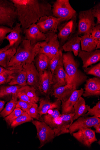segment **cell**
I'll use <instances>...</instances> for the list:
<instances>
[{"instance_id":"cell-1","label":"cell","mask_w":100,"mask_h":150,"mask_svg":"<svg viewBox=\"0 0 100 150\" xmlns=\"http://www.w3.org/2000/svg\"><path fill=\"white\" fill-rule=\"evenodd\" d=\"M16 7L23 32L44 16H52V6L46 0H11Z\"/></svg>"},{"instance_id":"cell-2","label":"cell","mask_w":100,"mask_h":150,"mask_svg":"<svg viewBox=\"0 0 100 150\" xmlns=\"http://www.w3.org/2000/svg\"><path fill=\"white\" fill-rule=\"evenodd\" d=\"M40 49V42L33 45L29 40L23 39L10 62V70L20 69L23 65L31 64L39 53Z\"/></svg>"},{"instance_id":"cell-3","label":"cell","mask_w":100,"mask_h":150,"mask_svg":"<svg viewBox=\"0 0 100 150\" xmlns=\"http://www.w3.org/2000/svg\"><path fill=\"white\" fill-rule=\"evenodd\" d=\"M64 70L68 77L67 85L75 86L77 89L88 79V76L78 69V64L72 52L63 54Z\"/></svg>"},{"instance_id":"cell-4","label":"cell","mask_w":100,"mask_h":150,"mask_svg":"<svg viewBox=\"0 0 100 150\" xmlns=\"http://www.w3.org/2000/svg\"><path fill=\"white\" fill-rule=\"evenodd\" d=\"M18 17L17 9L11 0H0V25L12 29Z\"/></svg>"},{"instance_id":"cell-5","label":"cell","mask_w":100,"mask_h":150,"mask_svg":"<svg viewBox=\"0 0 100 150\" xmlns=\"http://www.w3.org/2000/svg\"><path fill=\"white\" fill-rule=\"evenodd\" d=\"M52 16L63 19L65 21L76 17V11L68 0H57L52 6Z\"/></svg>"},{"instance_id":"cell-6","label":"cell","mask_w":100,"mask_h":150,"mask_svg":"<svg viewBox=\"0 0 100 150\" xmlns=\"http://www.w3.org/2000/svg\"><path fill=\"white\" fill-rule=\"evenodd\" d=\"M92 9V8H91L79 12L78 30L76 33L78 35L91 34L93 28L96 25Z\"/></svg>"},{"instance_id":"cell-7","label":"cell","mask_w":100,"mask_h":150,"mask_svg":"<svg viewBox=\"0 0 100 150\" xmlns=\"http://www.w3.org/2000/svg\"><path fill=\"white\" fill-rule=\"evenodd\" d=\"M32 122L36 127L37 137L40 142L39 148L41 149L47 143L52 141L55 137L53 129L44 122L33 120Z\"/></svg>"},{"instance_id":"cell-8","label":"cell","mask_w":100,"mask_h":150,"mask_svg":"<svg viewBox=\"0 0 100 150\" xmlns=\"http://www.w3.org/2000/svg\"><path fill=\"white\" fill-rule=\"evenodd\" d=\"M65 21L62 19L52 16H44L41 17L36 23L38 28L43 33L49 32L56 33L59 25Z\"/></svg>"},{"instance_id":"cell-9","label":"cell","mask_w":100,"mask_h":150,"mask_svg":"<svg viewBox=\"0 0 100 150\" xmlns=\"http://www.w3.org/2000/svg\"><path fill=\"white\" fill-rule=\"evenodd\" d=\"M99 123L100 118L95 116H84L79 117L76 121L73 122L69 127V133L72 135L73 133L80 129L90 128Z\"/></svg>"},{"instance_id":"cell-10","label":"cell","mask_w":100,"mask_h":150,"mask_svg":"<svg viewBox=\"0 0 100 150\" xmlns=\"http://www.w3.org/2000/svg\"><path fill=\"white\" fill-rule=\"evenodd\" d=\"M74 137L84 146L90 148L92 144L97 141L95 131L90 128L82 129L74 133Z\"/></svg>"},{"instance_id":"cell-11","label":"cell","mask_w":100,"mask_h":150,"mask_svg":"<svg viewBox=\"0 0 100 150\" xmlns=\"http://www.w3.org/2000/svg\"><path fill=\"white\" fill-rule=\"evenodd\" d=\"M52 74L50 69L46 70L43 74H40L38 91L49 99V95L52 93Z\"/></svg>"},{"instance_id":"cell-12","label":"cell","mask_w":100,"mask_h":150,"mask_svg":"<svg viewBox=\"0 0 100 150\" xmlns=\"http://www.w3.org/2000/svg\"><path fill=\"white\" fill-rule=\"evenodd\" d=\"M74 115V113L61 114L59 117L58 123L55 128L53 129L55 137L70 133L69 128L74 121L73 117Z\"/></svg>"},{"instance_id":"cell-13","label":"cell","mask_w":100,"mask_h":150,"mask_svg":"<svg viewBox=\"0 0 100 150\" xmlns=\"http://www.w3.org/2000/svg\"><path fill=\"white\" fill-rule=\"evenodd\" d=\"M27 78V85L33 87L38 91L40 77L33 62L30 64H26L23 66Z\"/></svg>"},{"instance_id":"cell-14","label":"cell","mask_w":100,"mask_h":150,"mask_svg":"<svg viewBox=\"0 0 100 150\" xmlns=\"http://www.w3.org/2000/svg\"><path fill=\"white\" fill-rule=\"evenodd\" d=\"M76 20L75 17L69 22L59 25L58 29L59 32L57 35L62 44L66 42L69 38L74 34L76 27Z\"/></svg>"},{"instance_id":"cell-15","label":"cell","mask_w":100,"mask_h":150,"mask_svg":"<svg viewBox=\"0 0 100 150\" xmlns=\"http://www.w3.org/2000/svg\"><path fill=\"white\" fill-rule=\"evenodd\" d=\"M84 92V89L82 88L79 90H76L67 100L62 102V114L74 113V106L78 99L82 96Z\"/></svg>"},{"instance_id":"cell-16","label":"cell","mask_w":100,"mask_h":150,"mask_svg":"<svg viewBox=\"0 0 100 150\" xmlns=\"http://www.w3.org/2000/svg\"><path fill=\"white\" fill-rule=\"evenodd\" d=\"M82 94L84 97L99 96L100 95V78L97 77L88 79L84 85Z\"/></svg>"},{"instance_id":"cell-17","label":"cell","mask_w":100,"mask_h":150,"mask_svg":"<svg viewBox=\"0 0 100 150\" xmlns=\"http://www.w3.org/2000/svg\"><path fill=\"white\" fill-rule=\"evenodd\" d=\"M24 33L25 35V39L29 40L33 45L41 41H44L46 38L45 34L40 31L36 23L30 25L25 30Z\"/></svg>"},{"instance_id":"cell-18","label":"cell","mask_w":100,"mask_h":150,"mask_svg":"<svg viewBox=\"0 0 100 150\" xmlns=\"http://www.w3.org/2000/svg\"><path fill=\"white\" fill-rule=\"evenodd\" d=\"M53 85L52 93L55 89L67 85L68 77L65 72L63 66L57 67L53 74Z\"/></svg>"},{"instance_id":"cell-19","label":"cell","mask_w":100,"mask_h":150,"mask_svg":"<svg viewBox=\"0 0 100 150\" xmlns=\"http://www.w3.org/2000/svg\"><path fill=\"white\" fill-rule=\"evenodd\" d=\"M78 56L82 61L83 69L87 68L100 61V50L96 49L93 51L88 52L81 50Z\"/></svg>"},{"instance_id":"cell-20","label":"cell","mask_w":100,"mask_h":150,"mask_svg":"<svg viewBox=\"0 0 100 150\" xmlns=\"http://www.w3.org/2000/svg\"><path fill=\"white\" fill-rule=\"evenodd\" d=\"M39 101L38 112L42 118V115L47 114L49 110L54 109L60 110L61 107V101L58 99L54 102H52L47 98L41 99Z\"/></svg>"},{"instance_id":"cell-21","label":"cell","mask_w":100,"mask_h":150,"mask_svg":"<svg viewBox=\"0 0 100 150\" xmlns=\"http://www.w3.org/2000/svg\"><path fill=\"white\" fill-rule=\"evenodd\" d=\"M81 37L77 34L71 35L63 45L62 49L66 52H73L75 56L78 55L80 50Z\"/></svg>"},{"instance_id":"cell-22","label":"cell","mask_w":100,"mask_h":150,"mask_svg":"<svg viewBox=\"0 0 100 150\" xmlns=\"http://www.w3.org/2000/svg\"><path fill=\"white\" fill-rule=\"evenodd\" d=\"M80 37L82 50L90 52L100 48V42L94 39L91 34H84Z\"/></svg>"},{"instance_id":"cell-23","label":"cell","mask_w":100,"mask_h":150,"mask_svg":"<svg viewBox=\"0 0 100 150\" xmlns=\"http://www.w3.org/2000/svg\"><path fill=\"white\" fill-rule=\"evenodd\" d=\"M22 32L21 23H17L13 27L10 34L5 38V39L8 40L11 47L15 46L18 47L23 40L21 35Z\"/></svg>"},{"instance_id":"cell-24","label":"cell","mask_w":100,"mask_h":150,"mask_svg":"<svg viewBox=\"0 0 100 150\" xmlns=\"http://www.w3.org/2000/svg\"><path fill=\"white\" fill-rule=\"evenodd\" d=\"M76 90V87L72 85H67L55 89L52 95L62 102L67 100L71 94Z\"/></svg>"},{"instance_id":"cell-25","label":"cell","mask_w":100,"mask_h":150,"mask_svg":"<svg viewBox=\"0 0 100 150\" xmlns=\"http://www.w3.org/2000/svg\"><path fill=\"white\" fill-rule=\"evenodd\" d=\"M50 60L46 54L39 52L35 57L33 62L39 73L42 74L50 69Z\"/></svg>"},{"instance_id":"cell-26","label":"cell","mask_w":100,"mask_h":150,"mask_svg":"<svg viewBox=\"0 0 100 150\" xmlns=\"http://www.w3.org/2000/svg\"><path fill=\"white\" fill-rule=\"evenodd\" d=\"M45 34L46 38L45 40L48 42L50 48V56L51 60L60 50V43L56 33L49 32Z\"/></svg>"},{"instance_id":"cell-27","label":"cell","mask_w":100,"mask_h":150,"mask_svg":"<svg viewBox=\"0 0 100 150\" xmlns=\"http://www.w3.org/2000/svg\"><path fill=\"white\" fill-rule=\"evenodd\" d=\"M48 111V113L42 117L43 121L50 127L52 129H54L58 123L59 118L61 114L58 109H53Z\"/></svg>"},{"instance_id":"cell-28","label":"cell","mask_w":100,"mask_h":150,"mask_svg":"<svg viewBox=\"0 0 100 150\" xmlns=\"http://www.w3.org/2000/svg\"><path fill=\"white\" fill-rule=\"evenodd\" d=\"M17 47L15 46L10 47L0 53V66L9 70L10 62L12 57L15 55Z\"/></svg>"},{"instance_id":"cell-29","label":"cell","mask_w":100,"mask_h":150,"mask_svg":"<svg viewBox=\"0 0 100 150\" xmlns=\"http://www.w3.org/2000/svg\"><path fill=\"white\" fill-rule=\"evenodd\" d=\"M21 87L18 85L0 86V98L12 97V99L18 101L17 91Z\"/></svg>"},{"instance_id":"cell-30","label":"cell","mask_w":100,"mask_h":150,"mask_svg":"<svg viewBox=\"0 0 100 150\" xmlns=\"http://www.w3.org/2000/svg\"><path fill=\"white\" fill-rule=\"evenodd\" d=\"M75 115L73 117L75 120L79 117L84 116L88 112L90 106L86 104L84 99L81 97L74 106Z\"/></svg>"},{"instance_id":"cell-31","label":"cell","mask_w":100,"mask_h":150,"mask_svg":"<svg viewBox=\"0 0 100 150\" xmlns=\"http://www.w3.org/2000/svg\"><path fill=\"white\" fill-rule=\"evenodd\" d=\"M10 86L18 85L24 86L27 85L26 73L23 69L18 70L15 76L9 83Z\"/></svg>"},{"instance_id":"cell-32","label":"cell","mask_w":100,"mask_h":150,"mask_svg":"<svg viewBox=\"0 0 100 150\" xmlns=\"http://www.w3.org/2000/svg\"><path fill=\"white\" fill-rule=\"evenodd\" d=\"M59 65L63 66L62 49H60L56 55L50 60V69L52 74L56 67Z\"/></svg>"},{"instance_id":"cell-33","label":"cell","mask_w":100,"mask_h":150,"mask_svg":"<svg viewBox=\"0 0 100 150\" xmlns=\"http://www.w3.org/2000/svg\"><path fill=\"white\" fill-rule=\"evenodd\" d=\"M33 118L28 115L27 112H24L23 114L14 120L11 125L12 128H15L25 122L33 121Z\"/></svg>"},{"instance_id":"cell-34","label":"cell","mask_w":100,"mask_h":150,"mask_svg":"<svg viewBox=\"0 0 100 150\" xmlns=\"http://www.w3.org/2000/svg\"><path fill=\"white\" fill-rule=\"evenodd\" d=\"M18 91L23 93L37 103L40 100L39 98L36 94V90L33 86L26 85L22 87Z\"/></svg>"},{"instance_id":"cell-35","label":"cell","mask_w":100,"mask_h":150,"mask_svg":"<svg viewBox=\"0 0 100 150\" xmlns=\"http://www.w3.org/2000/svg\"><path fill=\"white\" fill-rule=\"evenodd\" d=\"M18 70H7L0 74V85L9 83L14 78Z\"/></svg>"},{"instance_id":"cell-36","label":"cell","mask_w":100,"mask_h":150,"mask_svg":"<svg viewBox=\"0 0 100 150\" xmlns=\"http://www.w3.org/2000/svg\"><path fill=\"white\" fill-rule=\"evenodd\" d=\"M18 101L11 100L6 105L5 108L0 113V117L5 118L15 110Z\"/></svg>"},{"instance_id":"cell-37","label":"cell","mask_w":100,"mask_h":150,"mask_svg":"<svg viewBox=\"0 0 100 150\" xmlns=\"http://www.w3.org/2000/svg\"><path fill=\"white\" fill-rule=\"evenodd\" d=\"M84 72L87 75H93L96 77L100 78V63L90 67L84 68Z\"/></svg>"},{"instance_id":"cell-38","label":"cell","mask_w":100,"mask_h":150,"mask_svg":"<svg viewBox=\"0 0 100 150\" xmlns=\"http://www.w3.org/2000/svg\"><path fill=\"white\" fill-rule=\"evenodd\" d=\"M24 112L20 108H15L11 113L4 118V120L8 125L10 126L13 121Z\"/></svg>"},{"instance_id":"cell-39","label":"cell","mask_w":100,"mask_h":150,"mask_svg":"<svg viewBox=\"0 0 100 150\" xmlns=\"http://www.w3.org/2000/svg\"><path fill=\"white\" fill-rule=\"evenodd\" d=\"M38 106L36 103H34L27 111V113L33 118L38 121H42L38 112Z\"/></svg>"},{"instance_id":"cell-40","label":"cell","mask_w":100,"mask_h":150,"mask_svg":"<svg viewBox=\"0 0 100 150\" xmlns=\"http://www.w3.org/2000/svg\"><path fill=\"white\" fill-rule=\"evenodd\" d=\"M84 116L90 115L98 118L100 117V101H99L92 108H90Z\"/></svg>"},{"instance_id":"cell-41","label":"cell","mask_w":100,"mask_h":150,"mask_svg":"<svg viewBox=\"0 0 100 150\" xmlns=\"http://www.w3.org/2000/svg\"><path fill=\"white\" fill-rule=\"evenodd\" d=\"M40 53L44 54L49 58L50 56V48L46 41L40 42Z\"/></svg>"},{"instance_id":"cell-42","label":"cell","mask_w":100,"mask_h":150,"mask_svg":"<svg viewBox=\"0 0 100 150\" xmlns=\"http://www.w3.org/2000/svg\"><path fill=\"white\" fill-rule=\"evenodd\" d=\"M34 104L28 103L19 100L17 102L16 108H20L23 111L27 112Z\"/></svg>"},{"instance_id":"cell-43","label":"cell","mask_w":100,"mask_h":150,"mask_svg":"<svg viewBox=\"0 0 100 150\" xmlns=\"http://www.w3.org/2000/svg\"><path fill=\"white\" fill-rule=\"evenodd\" d=\"M11 30L12 28L9 27L0 25V43L3 42L7 35L10 33Z\"/></svg>"},{"instance_id":"cell-44","label":"cell","mask_w":100,"mask_h":150,"mask_svg":"<svg viewBox=\"0 0 100 150\" xmlns=\"http://www.w3.org/2000/svg\"><path fill=\"white\" fill-rule=\"evenodd\" d=\"M93 17L97 18L96 24H100V4L99 3L94 6L92 9Z\"/></svg>"},{"instance_id":"cell-45","label":"cell","mask_w":100,"mask_h":150,"mask_svg":"<svg viewBox=\"0 0 100 150\" xmlns=\"http://www.w3.org/2000/svg\"><path fill=\"white\" fill-rule=\"evenodd\" d=\"M17 96L19 100L31 103H35L37 102L34 100L28 97L23 93L18 91Z\"/></svg>"},{"instance_id":"cell-46","label":"cell","mask_w":100,"mask_h":150,"mask_svg":"<svg viewBox=\"0 0 100 150\" xmlns=\"http://www.w3.org/2000/svg\"><path fill=\"white\" fill-rule=\"evenodd\" d=\"M91 35L94 39L100 42V24H96L92 29Z\"/></svg>"},{"instance_id":"cell-47","label":"cell","mask_w":100,"mask_h":150,"mask_svg":"<svg viewBox=\"0 0 100 150\" xmlns=\"http://www.w3.org/2000/svg\"><path fill=\"white\" fill-rule=\"evenodd\" d=\"M93 127L95 129L96 133H100V123L94 125Z\"/></svg>"},{"instance_id":"cell-48","label":"cell","mask_w":100,"mask_h":150,"mask_svg":"<svg viewBox=\"0 0 100 150\" xmlns=\"http://www.w3.org/2000/svg\"><path fill=\"white\" fill-rule=\"evenodd\" d=\"M5 103V101L0 100V112L3 110Z\"/></svg>"},{"instance_id":"cell-49","label":"cell","mask_w":100,"mask_h":150,"mask_svg":"<svg viewBox=\"0 0 100 150\" xmlns=\"http://www.w3.org/2000/svg\"><path fill=\"white\" fill-rule=\"evenodd\" d=\"M10 47H11L9 45V44L3 48L0 49V53H1L3 51L9 49Z\"/></svg>"},{"instance_id":"cell-50","label":"cell","mask_w":100,"mask_h":150,"mask_svg":"<svg viewBox=\"0 0 100 150\" xmlns=\"http://www.w3.org/2000/svg\"><path fill=\"white\" fill-rule=\"evenodd\" d=\"M7 70V69H5L4 68L0 66V74H1Z\"/></svg>"},{"instance_id":"cell-51","label":"cell","mask_w":100,"mask_h":150,"mask_svg":"<svg viewBox=\"0 0 100 150\" xmlns=\"http://www.w3.org/2000/svg\"><path fill=\"white\" fill-rule=\"evenodd\" d=\"M98 144L99 143V145H100V140L99 141V142H98Z\"/></svg>"}]
</instances>
